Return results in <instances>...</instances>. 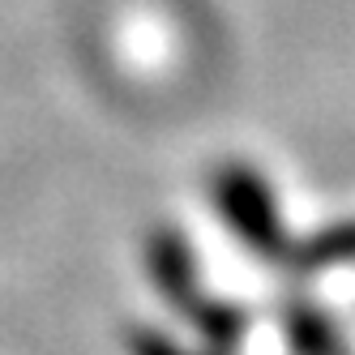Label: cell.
I'll return each instance as SVG.
<instances>
[{"label": "cell", "instance_id": "1", "mask_svg": "<svg viewBox=\"0 0 355 355\" xmlns=\"http://www.w3.org/2000/svg\"><path fill=\"white\" fill-rule=\"evenodd\" d=\"M146 266H150V283L159 287V295L171 304L180 317L193 321V329L201 334L210 351L218 355H232L244 338V313L232 309L227 300H214L206 295L197 278V261H193V248L180 240V232H163L150 236V248H146Z\"/></svg>", "mask_w": 355, "mask_h": 355}, {"label": "cell", "instance_id": "2", "mask_svg": "<svg viewBox=\"0 0 355 355\" xmlns=\"http://www.w3.org/2000/svg\"><path fill=\"white\" fill-rule=\"evenodd\" d=\"M214 210L218 218H227V227L261 257H283L287 252V227L283 214L274 206V193L266 184L261 171H252L248 163H223L214 171Z\"/></svg>", "mask_w": 355, "mask_h": 355}, {"label": "cell", "instance_id": "3", "mask_svg": "<svg viewBox=\"0 0 355 355\" xmlns=\"http://www.w3.org/2000/svg\"><path fill=\"white\" fill-rule=\"evenodd\" d=\"M287 347L295 355H347V343L338 334V325L325 313H317L313 304H291V313H287Z\"/></svg>", "mask_w": 355, "mask_h": 355}, {"label": "cell", "instance_id": "4", "mask_svg": "<svg viewBox=\"0 0 355 355\" xmlns=\"http://www.w3.org/2000/svg\"><path fill=\"white\" fill-rule=\"evenodd\" d=\"M329 261H355V223L334 227V232H321L317 240H309L300 248V266L304 270H317Z\"/></svg>", "mask_w": 355, "mask_h": 355}, {"label": "cell", "instance_id": "5", "mask_svg": "<svg viewBox=\"0 0 355 355\" xmlns=\"http://www.w3.org/2000/svg\"><path fill=\"white\" fill-rule=\"evenodd\" d=\"M129 355H218V351H197V347H184L159 329H146V325H133L129 329Z\"/></svg>", "mask_w": 355, "mask_h": 355}]
</instances>
